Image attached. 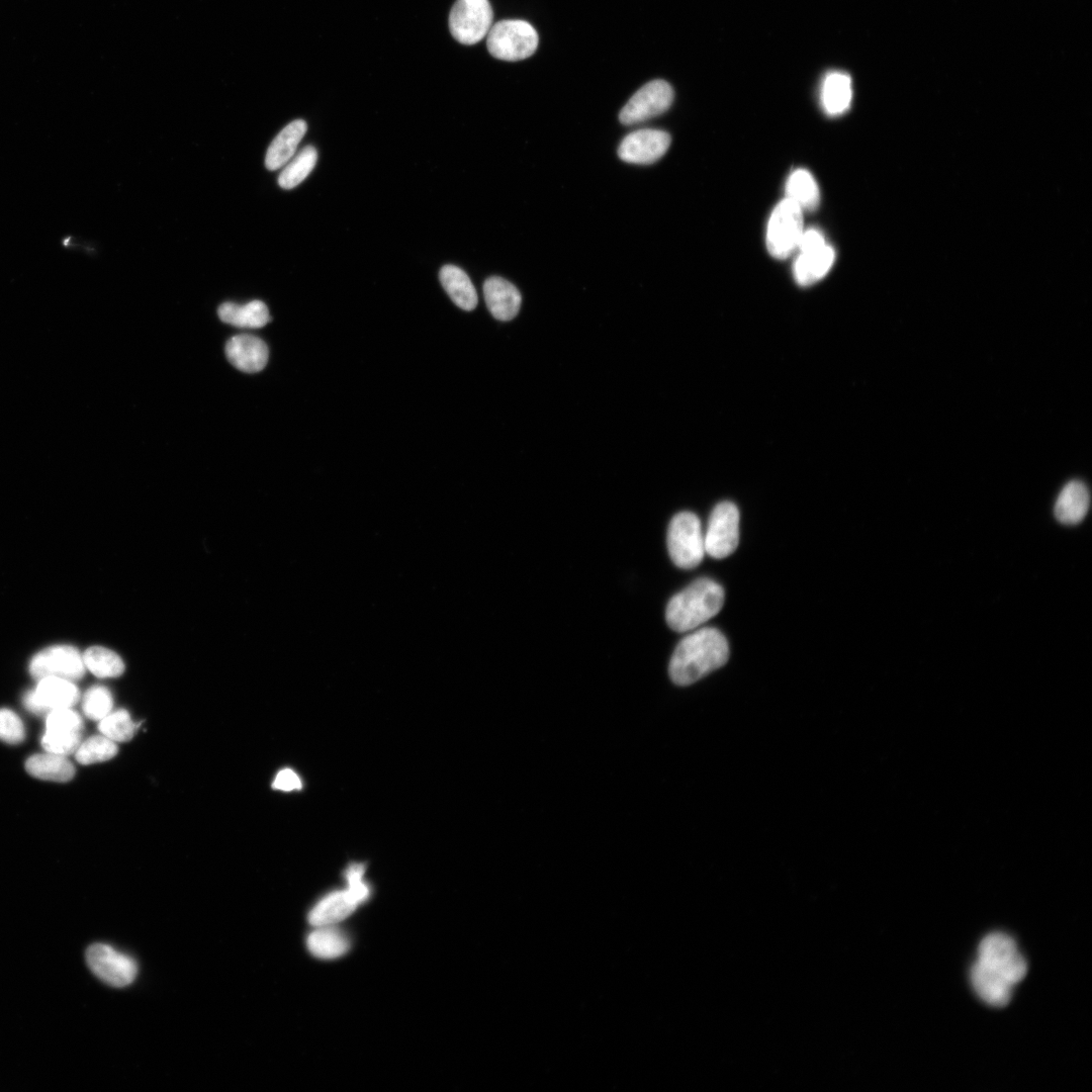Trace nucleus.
<instances>
[{"instance_id": "obj_20", "label": "nucleus", "mask_w": 1092, "mask_h": 1092, "mask_svg": "<svg viewBox=\"0 0 1092 1092\" xmlns=\"http://www.w3.org/2000/svg\"><path fill=\"white\" fill-rule=\"evenodd\" d=\"M306 129L307 125L302 119L293 120L281 129L266 152L265 166L268 170H278L293 157Z\"/></svg>"}, {"instance_id": "obj_31", "label": "nucleus", "mask_w": 1092, "mask_h": 1092, "mask_svg": "<svg viewBox=\"0 0 1092 1092\" xmlns=\"http://www.w3.org/2000/svg\"><path fill=\"white\" fill-rule=\"evenodd\" d=\"M81 735L79 731L46 729L41 745L48 752L65 756L76 751L81 743Z\"/></svg>"}, {"instance_id": "obj_11", "label": "nucleus", "mask_w": 1092, "mask_h": 1092, "mask_svg": "<svg viewBox=\"0 0 1092 1092\" xmlns=\"http://www.w3.org/2000/svg\"><path fill=\"white\" fill-rule=\"evenodd\" d=\"M86 962L92 973L113 987H124L135 979L134 960L105 943H94L86 950Z\"/></svg>"}, {"instance_id": "obj_29", "label": "nucleus", "mask_w": 1092, "mask_h": 1092, "mask_svg": "<svg viewBox=\"0 0 1092 1092\" xmlns=\"http://www.w3.org/2000/svg\"><path fill=\"white\" fill-rule=\"evenodd\" d=\"M117 750L115 741L104 735H94L80 743L75 756L82 764H92L112 758Z\"/></svg>"}, {"instance_id": "obj_5", "label": "nucleus", "mask_w": 1092, "mask_h": 1092, "mask_svg": "<svg viewBox=\"0 0 1092 1092\" xmlns=\"http://www.w3.org/2000/svg\"><path fill=\"white\" fill-rule=\"evenodd\" d=\"M803 233V210L790 199H783L767 223V251L778 259L789 257L798 248Z\"/></svg>"}, {"instance_id": "obj_16", "label": "nucleus", "mask_w": 1092, "mask_h": 1092, "mask_svg": "<svg viewBox=\"0 0 1092 1092\" xmlns=\"http://www.w3.org/2000/svg\"><path fill=\"white\" fill-rule=\"evenodd\" d=\"M485 303L491 315L503 322L513 320L519 312L522 296L508 280L491 276L483 284Z\"/></svg>"}, {"instance_id": "obj_4", "label": "nucleus", "mask_w": 1092, "mask_h": 1092, "mask_svg": "<svg viewBox=\"0 0 1092 1092\" xmlns=\"http://www.w3.org/2000/svg\"><path fill=\"white\" fill-rule=\"evenodd\" d=\"M667 549L673 563L685 569L698 566L705 551L699 518L691 512L676 514L667 530Z\"/></svg>"}, {"instance_id": "obj_3", "label": "nucleus", "mask_w": 1092, "mask_h": 1092, "mask_svg": "<svg viewBox=\"0 0 1092 1092\" xmlns=\"http://www.w3.org/2000/svg\"><path fill=\"white\" fill-rule=\"evenodd\" d=\"M538 42L535 28L520 19L497 21L486 34L489 54L503 61L516 62L529 58L535 53Z\"/></svg>"}, {"instance_id": "obj_19", "label": "nucleus", "mask_w": 1092, "mask_h": 1092, "mask_svg": "<svg viewBox=\"0 0 1092 1092\" xmlns=\"http://www.w3.org/2000/svg\"><path fill=\"white\" fill-rule=\"evenodd\" d=\"M971 978L976 992L985 1002L1003 1007L1010 1001L1013 984L980 961L973 966Z\"/></svg>"}, {"instance_id": "obj_30", "label": "nucleus", "mask_w": 1092, "mask_h": 1092, "mask_svg": "<svg viewBox=\"0 0 1092 1092\" xmlns=\"http://www.w3.org/2000/svg\"><path fill=\"white\" fill-rule=\"evenodd\" d=\"M138 725L132 721L129 713L124 709L111 711L99 720V730L102 735L115 742L130 740Z\"/></svg>"}, {"instance_id": "obj_34", "label": "nucleus", "mask_w": 1092, "mask_h": 1092, "mask_svg": "<svg viewBox=\"0 0 1092 1092\" xmlns=\"http://www.w3.org/2000/svg\"><path fill=\"white\" fill-rule=\"evenodd\" d=\"M301 781L297 774L290 768L280 770L273 782L274 789L284 792L299 790L301 789Z\"/></svg>"}, {"instance_id": "obj_9", "label": "nucleus", "mask_w": 1092, "mask_h": 1092, "mask_svg": "<svg viewBox=\"0 0 1092 1092\" xmlns=\"http://www.w3.org/2000/svg\"><path fill=\"white\" fill-rule=\"evenodd\" d=\"M1007 981L1015 984L1026 974V963L1012 938L1002 933L985 937L979 945V960Z\"/></svg>"}, {"instance_id": "obj_23", "label": "nucleus", "mask_w": 1092, "mask_h": 1092, "mask_svg": "<svg viewBox=\"0 0 1092 1092\" xmlns=\"http://www.w3.org/2000/svg\"><path fill=\"white\" fill-rule=\"evenodd\" d=\"M440 282L451 300L464 310L475 308L478 298L468 275L459 267L445 265L439 272Z\"/></svg>"}, {"instance_id": "obj_15", "label": "nucleus", "mask_w": 1092, "mask_h": 1092, "mask_svg": "<svg viewBox=\"0 0 1092 1092\" xmlns=\"http://www.w3.org/2000/svg\"><path fill=\"white\" fill-rule=\"evenodd\" d=\"M228 360L239 370L254 373L263 370L268 362L269 350L260 338L243 334L232 337L225 345Z\"/></svg>"}, {"instance_id": "obj_18", "label": "nucleus", "mask_w": 1092, "mask_h": 1092, "mask_svg": "<svg viewBox=\"0 0 1092 1092\" xmlns=\"http://www.w3.org/2000/svg\"><path fill=\"white\" fill-rule=\"evenodd\" d=\"M1089 506L1090 493L1087 486L1080 480H1072L1059 493L1054 513L1060 523L1075 525L1084 519Z\"/></svg>"}, {"instance_id": "obj_22", "label": "nucleus", "mask_w": 1092, "mask_h": 1092, "mask_svg": "<svg viewBox=\"0 0 1092 1092\" xmlns=\"http://www.w3.org/2000/svg\"><path fill=\"white\" fill-rule=\"evenodd\" d=\"M217 312L223 323L238 328L259 329L271 321L268 307L261 300L246 304L224 302L219 305Z\"/></svg>"}, {"instance_id": "obj_28", "label": "nucleus", "mask_w": 1092, "mask_h": 1092, "mask_svg": "<svg viewBox=\"0 0 1092 1092\" xmlns=\"http://www.w3.org/2000/svg\"><path fill=\"white\" fill-rule=\"evenodd\" d=\"M316 160L317 152L312 146L303 148L279 174V186L291 189L300 184L312 171Z\"/></svg>"}, {"instance_id": "obj_1", "label": "nucleus", "mask_w": 1092, "mask_h": 1092, "mask_svg": "<svg viewBox=\"0 0 1092 1092\" xmlns=\"http://www.w3.org/2000/svg\"><path fill=\"white\" fill-rule=\"evenodd\" d=\"M728 657L725 636L715 628H702L677 644L669 662V676L675 685L688 686L724 665Z\"/></svg>"}, {"instance_id": "obj_25", "label": "nucleus", "mask_w": 1092, "mask_h": 1092, "mask_svg": "<svg viewBox=\"0 0 1092 1092\" xmlns=\"http://www.w3.org/2000/svg\"><path fill=\"white\" fill-rule=\"evenodd\" d=\"M25 768L34 778L60 783L72 780L75 775L74 765L64 755L51 752L30 756Z\"/></svg>"}, {"instance_id": "obj_13", "label": "nucleus", "mask_w": 1092, "mask_h": 1092, "mask_svg": "<svg viewBox=\"0 0 1092 1092\" xmlns=\"http://www.w3.org/2000/svg\"><path fill=\"white\" fill-rule=\"evenodd\" d=\"M80 698L72 680L50 676L39 679L34 691L24 695V706L32 713L43 714L57 709L71 708Z\"/></svg>"}, {"instance_id": "obj_21", "label": "nucleus", "mask_w": 1092, "mask_h": 1092, "mask_svg": "<svg viewBox=\"0 0 1092 1092\" xmlns=\"http://www.w3.org/2000/svg\"><path fill=\"white\" fill-rule=\"evenodd\" d=\"M821 103L829 115L845 112L852 99V86L849 75L840 71L828 73L821 86Z\"/></svg>"}, {"instance_id": "obj_14", "label": "nucleus", "mask_w": 1092, "mask_h": 1092, "mask_svg": "<svg viewBox=\"0 0 1092 1092\" xmlns=\"http://www.w3.org/2000/svg\"><path fill=\"white\" fill-rule=\"evenodd\" d=\"M670 145V135L663 130L643 128L630 132L621 142L618 156L621 160L639 165L659 160Z\"/></svg>"}, {"instance_id": "obj_32", "label": "nucleus", "mask_w": 1092, "mask_h": 1092, "mask_svg": "<svg viewBox=\"0 0 1092 1092\" xmlns=\"http://www.w3.org/2000/svg\"><path fill=\"white\" fill-rule=\"evenodd\" d=\"M113 700L111 693L104 687L95 686L90 688L82 700V710L86 717L92 720H101L112 711Z\"/></svg>"}, {"instance_id": "obj_27", "label": "nucleus", "mask_w": 1092, "mask_h": 1092, "mask_svg": "<svg viewBox=\"0 0 1092 1092\" xmlns=\"http://www.w3.org/2000/svg\"><path fill=\"white\" fill-rule=\"evenodd\" d=\"M86 669L101 678L117 677L124 671L121 657L111 649L92 646L83 654Z\"/></svg>"}, {"instance_id": "obj_12", "label": "nucleus", "mask_w": 1092, "mask_h": 1092, "mask_svg": "<svg viewBox=\"0 0 1092 1092\" xmlns=\"http://www.w3.org/2000/svg\"><path fill=\"white\" fill-rule=\"evenodd\" d=\"M85 670L83 654L69 645L46 648L36 653L29 663L31 675L38 680L50 676L78 679L84 675Z\"/></svg>"}, {"instance_id": "obj_17", "label": "nucleus", "mask_w": 1092, "mask_h": 1092, "mask_svg": "<svg viewBox=\"0 0 1092 1092\" xmlns=\"http://www.w3.org/2000/svg\"><path fill=\"white\" fill-rule=\"evenodd\" d=\"M360 904L348 888L335 891L312 907L308 913V921L314 927L334 925L351 915Z\"/></svg>"}, {"instance_id": "obj_2", "label": "nucleus", "mask_w": 1092, "mask_h": 1092, "mask_svg": "<svg viewBox=\"0 0 1092 1092\" xmlns=\"http://www.w3.org/2000/svg\"><path fill=\"white\" fill-rule=\"evenodd\" d=\"M724 589L710 578H699L673 596L665 610L668 626L691 631L714 617L724 604Z\"/></svg>"}, {"instance_id": "obj_6", "label": "nucleus", "mask_w": 1092, "mask_h": 1092, "mask_svg": "<svg viewBox=\"0 0 1092 1092\" xmlns=\"http://www.w3.org/2000/svg\"><path fill=\"white\" fill-rule=\"evenodd\" d=\"M797 249L800 252L794 263V276L800 285L806 286L820 280L833 265L834 250L817 230L804 231Z\"/></svg>"}, {"instance_id": "obj_7", "label": "nucleus", "mask_w": 1092, "mask_h": 1092, "mask_svg": "<svg viewBox=\"0 0 1092 1092\" xmlns=\"http://www.w3.org/2000/svg\"><path fill=\"white\" fill-rule=\"evenodd\" d=\"M492 17L488 0H457L449 14L450 32L457 41L474 44L488 33Z\"/></svg>"}, {"instance_id": "obj_24", "label": "nucleus", "mask_w": 1092, "mask_h": 1092, "mask_svg": "<svg viewBox=\"0 0 1092 1092\" xmlns=\"http://www.w3.org/2000/svg\"><path fill=\"white\" fill-rule=\"evenodd\" d=\"M306 944L314 957L325 960L339 958L350 948L347 935L333 925L316 926L308 934Z\"/></svg>"}, {"instance_id": "obj_8", "label": "nucleus", "mask_w": 1092, "mask_h": 1092, "mask_svg": "<svg viewBox=\"0 0 1092 1092\" xmlns=\"http://www.w3.org/2000/svg\"><path fill=\"white\" fill-rule=\"evenodd\" d=\"M739 511L731 502L719 503L711 513L704 535L705 551L711 557L722 559L738 546Z\"/></svg>"}, {"instance_id": "obj_26", "label": "nucleus", "mask_w": 1092, "mask_h": 1092, "mask_svg": "<svg viewBox=\"0 0 1092 1092\" xmlns=\"http://www.w3.org/2000/svg\"><path fill=\"white\" fill-rule=\"evenodd\" d=\"M787 197L803 211L813 210L820 200L818 185L810 172L804 169L794 171L786 185Z\"/></svg>"}, {"instance_id": "obj_33", "label": "nucleus", "mask_w": 1092, "mask_h": 1092, "mask_svg": "<svg viewBox=\"0 0 1092 1092\" xmlns=\"http://www.w3.org/2000/svg\"><path fill=\"white\" fill-rule=\"evenodd\" d=\"M24 735L20 718L9 709H0V740L17 744L23 741Z\"/></svg>"}, {"instance_id": "obj_10", "label": "nucleus", "mask_w": 1092, "mask_h": 1092, "mask_svg": "<svg viewBox=\"0 0 1092 1092\" xmlns=\"http://www.w3.org/2000/svg\"><path fill=\"white\" fill-rule=\"evenodd\" d=\"M673 89L664 80H652L638 89L621 109L620 121L637 124L665 112L673 100Z\"/></svg>"}]
</instances>
